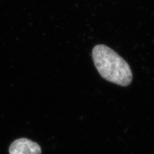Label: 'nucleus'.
Here are the masks:
<instances>
[{
  "mask_svg": "<svg viewBox=\"0 0 154 154\" xmlns=\"http://www.w3.org/2000/svg\"><path fill=\"white\" fill-rule=\"evenodd\" d=\"M92 56L96 68L103 79L123 87L131 84L133 75L131 67L111 48L103 45H96Z\"/></svg>",
  "mask_w": 154,
  "mask_h": 154,
  "instance_id": "obj_1",
  "label": "nucleus"
},
{
  "mask_svg": "<svg viewBox=\"0 0 154 154\" xmlns=\"http://www.w3.org/2000/svg\"><path fill=\"white\" fill-rule=\"evenodd\" d=\"M41 148L38 143L27 138H19L12 143L9 154H41Z\"/></svg>",
  "mask_w": 154,
  "mask_h": 154,
  "instance_id": "obj_2",
  "label": "nucleus"
}]
</instances>
